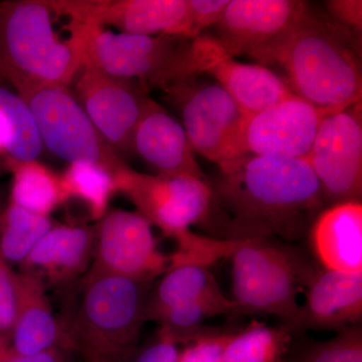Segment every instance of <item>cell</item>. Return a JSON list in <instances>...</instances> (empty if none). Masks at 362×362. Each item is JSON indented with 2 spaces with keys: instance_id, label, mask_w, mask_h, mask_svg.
Instances as JSON below:
<instances>
[{
  "instance_id": "cell-1",
  "label": "cell",
  "mask_w": 362,
  "mask_h": 362,
  "mask_svg": "<svg viewBox=\"0 0 362 362\" xmlns=\"http://www.w3.org/2000/svg\"><path fill=\"white\" fill-rule=\"evenodd\" d=\"M220 171L214 204L230 214L233 240L299 239L326 206L306 159L246 154Z\"/></svg>"
},
{
  "instance_id": "cell-2",
  "label": "cell",
  "mask_w": 362,
  "mask_h": 362,
  "mask_svg": "<svg viewBox=\"0 0 362 362\" xmlns=\"http://www.w3.org/2000/svg\"><path fill=\"white\" fill-rule=\"evenodd\" d=\"M361 40L309 6L273 65L295 96L335 112L361 101Z\"/></svg>"
},
{
  "instance_id": "cell-3",
  "label": "cell",
  "mask_w": 362,
  "mask_h": 362,
  "mask_svg": "<svg viewBox=\"0 0 362 362\" xmlns=\"http://www.w3.org/2000/svg\"><path fill=\"white\" fill-rule=\"evenodd\" d=\"M47 0L0 1V83L18 95L45 87L69 88L82 68L84 40L77 30L59 39Z\"/></svg>"
},
{
  "instance_id": "cell-4",
  "label": "cell",
  "mask_w": 362,
  "mask_h": 362,
  "mask_svg": "<svg viewBox=\"0 0 362 362\" xmlns=\"http://www.w3.org/2000/svg\"><path fill=\"white\" fill-rule=\"evenodd\" d=\"M73 319L63 328V349L82 362H130L138 349L148 285L127 279L83 278Z\"/></svg>"
},
{
  "instance_id": "cell-5",
  "label": "cell",
  "mask_w": 362,
  "mask_h": 362,
  "mask_svg": "<svg viewBox=\"0 0 362 362\" xmlns=\"http://www.w3.org/2000/svg\"><path fill=\"white\" fill-rule=\"evenodd\" d=\"M85 45V57L110 77L134 81L148 92L202 76L194 39L180 35L113 33L97 26L68 23Z\"/></svg>"
},
{
  "instance_id": "cell-6",
  "label": "cell",
  "mask_w": 362,
  "mask_h": 362,
  "mask_svg": "<svg viewBox=\"0 0 362 362\" xmlns=\"http://www.w3.org/2000/svg\"><path fill=\"white\" fill-rule=\"evenodd\" d=\"M230 257L233 316L274 315L286 323L296 315L300 286L312 272L299 257L267 239L243 240Z\"/></svg>"
},
{
  "instance_id": "cell-7",
  "label": "cell",
  "mask_w": 362,
  "mask_h": 362,
  "mask_svg": "<svg viewBox=\"0 0 362 362\" xmlns=\"http://www.w3.org/2000/svg\"><path fill=\"white\" fill-rule=\"evenodd\" d=\"M201 77L173 86L165 92L180 110L195 153L221 169L245 156L243 130L247 116L216 81Z\"/></svg>"
},
{
  "instance_id": "cell-8",
  "label": "cell",
  "mask_w": 362,
  "mask_h": 362,
  "mask_svg": "<svg viewBox=\"0 0 362 362\" xmlns=\"http://www.w3.org/2000/svg\"><path fill=\"white\" fill-rule=\"evenodd\" d=\"M116 192L125 195L152 226L166 237L180 239L190 226L204 223L214 206V190L204 178L150 175L127 164L114 173Z\"/></svg>"
},
{
  "instance_id": "cell-9",
  "label": "cell",
  "mask_w": 362,
  "mask_h": 362,
  "mask_svg": "<svg viewBox=\"0 0 362 362\" xmlns=\"http://www.w3.org/2000/svg\"><path fill=\"white\" fill-rule=\"evenodd\" d=\"M32 111L40 140L69 164H96L115 173L125 162L105 141L69 88L45 87L18 95Z\"/></svg>"
},
{
  "instance_id": "cell-10",
  "label": "cell",
  "mask_w": 362,
  "mask_h": 362,
  "mask_svg": "<svg viewBox=\"0 0 362 362\" xmlns=\"http://www.w3.org/2000/svg\"><path fill=\"white\" fill-rule=\"evenodd\" d=\"M169 266L170 257L157 246L151 223L137 211L113 209L98 221L92 262L83 278L111 276L149 284Z\"/></svg>"
},
{
  "instance_id": "cell-11",
  "label": "cell",
  "mask_w": 362,
  "mask_h": 362,
  "mask_svg": "<svg viewBox=\"0 0 362 362\" xmlns=\"http://www.w3.org/2000/svg\"><path fill=\"white\" fill-rule=\"evenodd\" d=\"M308 7L300 0H230L213 37L226 56L273 65Z\"/></svg>"
},
{
  "instance_id": "cell-12",
  "label": "cell",
  "mask_w": 362,
  "mask_h": 362,
  "mask_svg": "<svg viewBox=\"0 0 362 362\" xmlns=\"http://www.w3.org/2000/svg\"><path fill=\"white\" fill-rule=\"evenodd\" d=\"M306 160L320 183L326 206L361 202V101L324 117Z\"/></svg>"
},
{
  "instance_id": "cell-13",
  "label": "cell",
  "mask_w": 362,
  "mask_h": 362,
  "mask_svg": "<svg viewBox=\"0 0 362 362\" xmlns=\"http://www.w3.org/2000/svg\"><path fill=\"white\" fill-rule=\"evenodd\" d=\"M54 16L78 25L113 26L130 35L187 37V0H47Z\"/></svg>"
},
{
  "instance_id": "cell-14",
  "label": "cell",
  "mask_w": 362,
  "mask_h": 362,
  "mask_svg": "<svg viewBox=\"0 0 362 362\" xmlns=\"http://www.w3.org/2000/svg\"><path fill=\"white\" fill-rule=\"evenodd\" d=\"M74 96L105 141L119 156L132 152V138L147 90L134 81L106 75L84 59Z\"/></svg>"
},
{
  "instance_id": "cell-15",
  "label": "cell",
  "mask_w": 362,
  "mask_h": 362,
  "mask_svg": "<svg viewBox=\"0 0 362 362\" xmlns=\"http://www.w3.org/2000/svg\"><path fill=\"white\" fill-rule=\"evenodd\" d=\"M327 114L329 112L293 95L247 117L243 130L244 154L306 159L321 121Z\"/></svg>"
},
{
  "instance_id": "cell-16",
  "label": "cell",
  "mask_w": 362,
  "mask_h": 362,
  "mask_svg": "<svg viewBox=\"0 0 362 362\" xmlns=\"http://www.w3.org/2000/svg\"><path fill=\"white\" fill-rule=\"evenodd\" d=\"M305 301L283 323L293 337L307 330L338 331L358 325L362 318V274L322 269L307 278Z\"/></svg>"
},
{
  "instance_id": "cell-17",
  "label": "cell",
  "mask_w": 362,
  "mask_h": 362,
  "mask_svg": "<svg viewBox=\"0 0 362 362\" xmlns=\"http://www.w3.org/2000/svg\"><path fill=\"white\" fill-rule=\"evenodd\" d=\"M202 75L211 76L247 117L293 96L283 77L259 64L240 63L225 54L213 37L201 35Z\"/></svg>"
},
{
  "instance_id": "cell-18",
  "label": "cell",
  "mask_w": 362,
  "mask_h": 362,
  "mask_svg": "<svg viewBox=\"0 0 362 362\" xmlns=\"http://www.w3.org/2000/svg\"><path fill=\"white\" fill-rule=\"evenodd\" d=\"M132 152L157 171V175L206 176L197 163L194 150L182 124L148 95L132 138Z\"/></svg>"
},
{
  "instance_id": "cell-19",
  "label": "cell",
  "mask_w": 362,
  "mask_h": 362,
  "mask_svg": "<svg viewBox=\"0 0 362 362\" xmlns=\"http://www.w3.org/2000/svg\"><path fill=\"white\" fill-rule=\"evenodd\" d=\"M63 325L54 316L42 279L26 272H14V314L9 332V354L30 356L63 349Z\"/></svg>"
},
{
  "instance_id": "cell-20",
  "label": "cell",
  "mask_w": 362,
  "mask_h": 362,
  "mask_svg": "<svg viewBox=\"0 0 362 362\" xmlns=\"http://www.w3.org/2000/svg\"><path fill=\"white\" fill-rule=\"evenodd\" d=\"M94 244L92 228L57 223L18 266L42 279L45 286L66 287L89 270Z\"/></svg>"
},
{
  "instance_id": "cell-21",
  "label": "cell",
  "mask_w": 362,
  "mask_h": 362,
  "mask_svg": "<svg viewBox=\"0 0 362 362\" xmlns=\"http://www.w3.org/2000/svg\"><path fill=\"white\" fill-rule=\"evenodd\" d=\"M311 244L324 269L362 274L361 202H342L323 209L312 223Z\"/></svg>"
},
{
  "instance_id": "cell-22",
  "label": "cell",
  "mask_w": 362,
  "mask_h": 362,
  "mask_svg": "<svg viewBox=\"0 0 362 362\" xmlns=\"http://www.w3.org/2000/svg\"><path fill=\"white\" fill-rule=\"evenodd\" d=\"M6 171L11 173L9 202L40 214L51 216L66 197L61 175L37 160L18 161L6 159Z\"/></svg>"
},
{
  "instance_id": "cell-23",
  "label": "cell",
  "mask_w": 362,
  "mask_h": 362,
  "mask_svg": "<svg viewBox=\"0 0 362 362\" xmlns=\"http://www.w3.org/2000/svg\"><path fill=\"white\" fill-rule=\"evenodd\" d=\"M221 292L207 267H169L156 287L148 293L145 304V320L154 321L170 307Z\"/></svg>"
},
{
  "instance_id": "cell-24",
  "label": "cell",
  "mask_w": 362,
  "mask_h": 362,
  "mask_svg": "<svg viewBox=\"0 0 362 362\" xmlns=\"http://www.w3.org/2000/svg\"><path fill=\"white\" fill-rule=\"evenodd\" d=\"M293 335L285 325H268L252 320L246 327L233 330L226 340L223 362H284Z\"/></svg>"
},
{
  "instance_id": "cell-25",
  "label": "cell",
  "mask_w": 362,
  "mask_h": 362,
  "mask_svg": "<svg viewBox=\"0 0 362 362\" xmlns=\"http://www.w3.org/2000/svg\"><path fill=\"white\" fill-rule=\"evenodd\" d=\"M66 202L78 199L87 207L90 218L99 221L108 213L112 197L116 194L114 175L96 164H69L61 175Z\"/></svg>"
},
{
  "instance_id": "cell-26",
  "label": "cell",
  "mask_w": 362,
  "mask_h": 362,
  "mask_svg": "<svg viewBox=\"0 0 362 362\" xmlns=\"http://www.w3.org/2000/svg\"><path fill=\"white\" fill-rule=\"evenodd\" d=\"M51 216L11 204L0 209V247L9 264L20 265L42 237L57 225Z\"/></svg>"
},
{
  "instance_id": "cell-27",
  "label": "cell",
  "mask_w": 362,
  "mask_h": 362,
  "mask_svg": "<svg viewBox=\"0 0 362 362\" xmlns=\"http://www.w3.org/2000/svg\"><path fill=\"white\" fill-rule=\"evenodd\" d=\"M0 116L8 135L6 159L37 160L44 145L32 111L16 93L2 85H0Z\"/></svg>"
},
{
  "instance_id": "cell-28",
  "label": "cell",
  "mask_w": 362,
  "mask_h": 362,
  "mask_svg": "<svg viewBox=\"0 0 362 362\" xmlns=\"http://www.w3.org/2000/svg\"><path fill=\"white\" fill-rule=\"evenodd\" d=\"M233 302L220 292L175 305L162 312L153 322L158 323L160 329L175 338L178 344H187L206 329L202 326L204 321L216 316H233Z\"/></svg>"
},
{
  "instance_id": "cell-29",
  "label": "cell",
  "mask_w": 362,
  "mask_h": 362,
  "mask_svg": "<svg viewBox=\"0 0 362 362\" xmlns=\"http://www.w3.org/2000/svg\"><path fill=\"white\" fill-rule=\"evenodd\" d=\"M284 362H362V330L356 325L323 341L309 342Z\"/></svg>"
},
{
  "instance_id": "cell-30",
  "label": "cell",
  "mask_w": 362,
  "mask_h": 362,
  "mask_svg": "<svg viewBox=\"0 0 362 362\" xmlns=\"http://www.w3.org/2000/svg\"><path fill=\"white\" fill-rule=\"evenodd\" d=\"M233 330L206 328L178 351L176 362H223L226 340Z\"/></svg>"
},
{
  "instance_id": "cell-31",
  "label": "cell",
  "mask_w": 362,
  "mask_h": 362,
  "mask_svg": "<svg viewBox=\"0 0 362 362\" xmlns=\"http://www.w3.org/2000/svg\"><path fill=\"white\" fill-rule=\"evenodd\" d=\"M230 0H187L189 13L188 37L194 39L207 28L216 25L221 20Z\"/></svg>"
},
{
  "instance_id": "cell-32",
  "label": "cell",
  "mask_w": 362,
  "mask_h": 362,
  "mask_svg": "<svg viewBox=\"0 0 362 362\" xmlns=\"http://www.w3.org/2000/svg\"><path fill=\"white\" fill-rule=\"evenodd\" d=\"M325 7L331 20L361 40V0H329Z\"/></svg>"
},
{
  "instance_id": "cell-33",
  "label": "cell",
  "mask_w": 362,
  "mask_h": 362,
  "mask_svg": "<svg viewBox=\"0 0 362 362\" xmlns=\"http://www.w3.org/2000/svg\"><path fill=\"white\" fill-rule=\"evenodd\" d=\"M14 314V271L0 247V333L8 334Z\"/></svg>"
},
{
  "instance_id": "cell-34",
  "label": "cell",
  "mask_w": 362,
  "mask_h": 362,
  "mask_svg": "<svg viewBox=\"0 0 362 362\" xmlns=\"http://www.w3.org/2000/svg\"><path fill=\"white\" fill-rule=\"evenodd\" d=\"M177 345L175 338L159 329L156 340L142 350L134 362H176Z\"/></svg>"
},
{
  "instance_id": "cell-35",
  "label": "cell",
  "mask_w": 362,
  "mask_h": 362,
  "mask_svg": "<svg viewBox=\"0 0 362 362\" xmlns=\"http://www.w3.org/2000/svg\"><path fill=\"white\" fill-rule=\"evenodd\" d=\"M6 362H71V354L63 349H52L30 356H16L9 354Z\"/></svg>"
},
{
  "instance_id": "cell-36",
  "label": "cell",
  "mask_w": 362,
  "mask_h": 362,
  "mask_svg": "<svg viewBox=\"0 0 362 362\" xmlns=\"http://www.w3.org/2000/svg\"><path fill=\"white\" fill-rule=\"evenodd\" d=\"M7 141H8V135L6 124L0 116V159L4 160L6 157Z\"/></svg>"
},
{
  "instance_id": "cell-37",
  "label": "cell",
  "mask_w": 362,
  "mask_h": 362,
  "mask_svg": "<svg viewBox=\"0 0 362 362\" xmlns=\"http://www.w3.org/2000/svg\"><path fill=\"white\" fill-rule=\"evenodd\" d=\"M11 351V340L8 334L0 333V362H6Z\"/></svg>"
},
{
  "instance_id": "cell-38",
  "label": "cell",
  "mask_w": 362,
  "mask_h": 362,
  "mask_svg": "<svg viewBox=\"0 0 362 362\" xmlns=\"http://www.w3.org/2000/svg\"><path fill=\"white\" fill-rule=\"evenodd\" d=\"M4 173H6V164H4V160L0 159V175Z\"/></svg>"
}]
</instances>
